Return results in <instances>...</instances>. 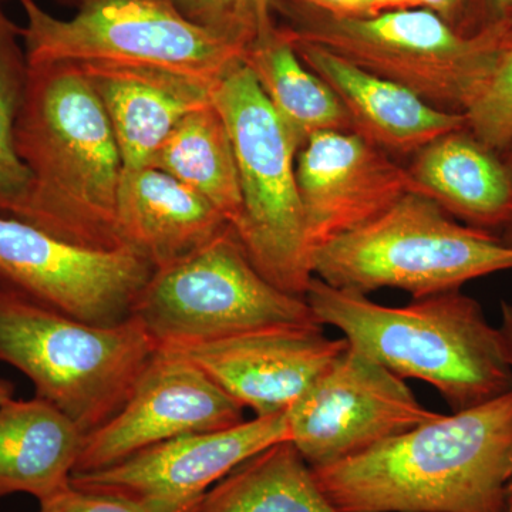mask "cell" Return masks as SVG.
Listing matches in <instances>:
<instances>
[{
    "label": "cell",
    "instance_id": "6da1fadb",
    "mask_svg": "<svg viewBox=\"0 0 512 512\" xmlns=\"http://www.w3.org/2000/svg\"><path fill=\"white\" fill-rule=\"evenodd\" d=\"M312 471L340 512H508L512 390Z\"/></svg>",
    "mask_w": 512,
    "mask_h": 512
},
{
    "label": "cell",
    "instance_id": "7a4b0ae2",
    "mask_svg": "<svg viewBox=\"0 0 512 512\" xmlns=\"http://www.w3.org/2000/svg\"><path fill=\"white\" fill-rule=\"evenodd\" d=\"M15 146L30 173L16 220L79 247L124 248L117 229L123 160L106 110L79 66H29Z\"/></svg>",
    "mask_w": 512,
    "mask_h": 512
},
{
    "label": "cell",
    "instance_id": "3957f363",
    "mask_svg": "<svg viewBox=\"0 0 512 512\" xmlns=\"http://www.w3.org/2000/svg\"><path fill=\"white\" fill-rule=\"evenodd\" d=\"M305 299L320 325L339 329L350 348L402 379L431 384L453 412L512 390L503 332L460 289L386 306L313 276Z\"/></svg>",
    "mask_w": 512,
    "mask_h": 512
},
{
    "label": "cell",
    "instance_id": "277c9868",
    "mask_svg": "<svg viewBox=\"0 0 512 512\" xmlns=\"http://www.w3.org/2000/svg\"><path fill=\"white\" fill-rule=\"evenodd\" d=\"M158 349L134 316L94 325L0 286V362L84 436L119 412Z\"/></svg>",
    "mask_w": 512,
    "mask_h": 512
},
{
    "label": "cell",
    "instance_id": "5b68a950",
    "mask_svg": "<svg viewBox=\"0 0 512 512\" xmlns=\"http://www.w3.org/2000/svg\"><path fill=\"white\" fill-rule=\"evenodd\" d=\"M275 9L288 18L292 39L325 47L451 113H464L508 40L504 29L463 35L421 6L370 16L335 15L301 0H278Z\"/></svg>",
    "mask_w": 512,
    "mask_h": 512
},
{
    "label": "cell",
    "instance_id": "8992f818",
    "mask_svg": "<svg viewBox=\"0 0 512 512\" xmlns=\"http://www.w3.org/2000/svg\"><path fill=\"white\" fill-rule=\"evenodd\" d=\"M511 269L512 247L497 234L460 224L416 192L312 254L313 276L335 288L365 295L402 289L414 299Z\"/></svg>",
    "mask_w": 512,
    "mask_h": 512
},
{
    "label": "cell",
    "instance_id": "52a82bcc",
    "mask_svg": "<svg viewBox=\"0 0 512 512\" xmlns=\"http://www.w3.org/2000/svg\"><path fill=\"white\" fill-rule=\"evenodd\" d=\"M212 101L227 124L237 158L242 211L232 229L271 284L305 298L313 271L296 181L301 147L244 60L217 84Z\"/></svg>",
    "mask_w": 512,
    "mask_h": 512
},
{
    "label": "cell",
    "instance_id": "ba28073f",
    "mask_svg": "<svg viewBox=\"0 0 512 512\" xmlns=\"http://www.w3.org/2000/svg\"><path fill=\"white\" fill-rule=\"evenodd\" d=\"M26 15L29 66L110 63L158 67L220 83L244 60L247 46L185 18L171 0H80L59 19L19 0Z\"/></svg>",
    "mask_w": 512,
    "mask_h": 512
},
{
    "label": "cell",
    "instance_id": "9c48e42d",
    "mask_svg": "<svg viewBox=\"0 0 512 512\" xmlns=\"http://www.w3.org/2000/svg\"><path fill=\"white\" fill-rule=\"evenodd\" d=\"M158 348H187L278 326L320 325L302 296L271 284L229 227L207 245L160 266L134 302Z\"/></svg>",
    "mask_w": 512,
    "mask_h": 512
},
{
    "label": "cell",
    "instance_id": "30bf717a",
    "mask_svg": "<svg viewBox=\"0 0 512 512\" xmlns=\"http://www.w3.org/2000/svg\"><path fill=\"white\" fill-rule=\"evenodd\" d=\"M154 268L128 248L99 251L0 215V286L94 325L130 318Z\"/></svg>",
    "mask_w": 512,
    "mask_h": 512
},
{
    "label": "cell",
    "instance_id": "8fae6325",
    "mask_svg": "<svg viewBox=\"0 0 512 512\" xmlns=\"http://www.w3.org/2000/svg\"><path fill=\"white\" fill-rule=\"evenodd\" d=\"M402 377L349 348L286 412L289 441L319 467L436 419Z\"/></svg>",
    "mask_w": 512,
    "mask_h": 512
},
{
    "label": "cell",
    "instance_id": "7c38bea8",
    "mask_svg": "<svg viewBox=\"0 0 512 512\" xmlns=\"http://www.w3.org/2000/svg\"><path fill=\"white\" fill-rule=\"evenodd\" d=\"M286 440V413L255 416L228 429L163 441L101 470L74 473L70 484L126 498L150 512H195L208 491L242 461Z\"/></svg>",
    "mask_w": 512,
    "mask_h": 512
},
{
    "label": "cell",
    "instance_id": "4fadbf2b",
    "mask_svg": "<svg viewBox=\"0 0 512 512\" xmlns=\"http://www.w3.org/2000/svg\"><path fill=\"white\" fill-rule=\"evenodd\" d=\"M244 410L187 357L160 348L119 412L84 436L74 473L113 466L185 434L228 429L245 420Z\"/></svg>",
    "mask_w": 512,
    "mask_h": 512
},
{
    "label": "cell",
    "instance_id": "5bb4252c",
    "mask_svg": "<svg viewBox=\"0 0 512 512\" xmlns=\"http://www.w3.org/2000/svg\"><path fill=\"white\" fill-rule=\"evenodd\" d=\"M296 181L312 254L382 217L413 192L406 167L348 131L309 137L296 156Z\"/></svg>",
    "mask_w": 512,
    "mask_h": 512
},
{
    "label": "cell",
    "instance_id": "9a60e30c",
    "mask_svg": "<svg viewBox=\"0 0 512 512\" xmlns=\"http://www.w3.org/2000/svg\"><path fill=\"white\" fill-rule=\"evenodd\" d=\"M348 348V340L328 338L322 325H293L173 350L244 409L265 417L288 412Z\"/></svg>",
    "mask_w": 512,
    "mask_h": 512
},
{
    "label": "cell",
    "instance_id": "2e32d148",
    "mask_svg": "<svg viewBox=\"0 0 512 512\" xmlns=\"http://www.w3.org/2000/svg\"><path fill=\"white\" fill-rule=\"evenodd\" d=\"M289 39L302 62L342 101L352 133L390 156L416 154L436 138L467 127L463 113L437 109L402 84L367 72L325 47Z\"/></svg>",
    "mask_w": 512,
    "mask_h": 512
},
{
    "label": "cell",
    "instance_id": "e0dca14e",
    "mask_svg": "<svg viewBox=\"0 0 512 512\" xmlns=\"http://www.w3.org/2000/svg\"><path fill=\"white\" fill-rule=\"evenodd\" d=\"M76 66L86 74L106 110L124 170L148 167L177 124L212 103L218 84L158 67Z\"/></svg>",
    "mask_w": 512,
    "mask_h": 512
},
{
    "label": "cell",
    "instance_id": "ac0fdd59",
    "mask_svg": "<svg viewBox=\"0 0 512 512\" xmlns=\"http://www.w3.org/2000/svg\"><path fill=\"white\" fill-rule=\"evenodd\" d=\"M231 227L210 201L154 167L124 170L117 229L124 248L153 268L173 264Z\"/></svg>",
    "mask_w": 512,
    "mask_h": 512
},
{
    "label": "cell",
    "instance_id": "d6986e66",
    "mask_svg": "<svg viewBox=\"0 0 512 512\" xmlns=\"http://www.w3.org/2000/svg\"><path fill=\"white\" fill-rule=\"evenodd\" d=\"M406 168L413 192L436 202L468 227L495 234L510 222V165L467 127L431 141Z\"/></svg>",
    "mask_w": 512,
    "mask_h": 512
},
{
    "label": "cell",
    "instance_id": "ffe728a7",
    "mask_svg": "<svg viewBox=\"0 0 512 512\" xmlns=\"http://www.w3.org/2000/svg\"><path fill=\"white\" fill-rule=\"evenodd\" d=\"M84 433L53 404L33 397L0 406V500H46L70 484Z\"/></svg>",
    "mask_w": 512,
    "mask_h": 512
},
{
    "label": "cell",
    "instance_id": "44dd1931",
    "mask_svg": "<svg viewBox=\"0 0 512 512\" xmlns=\"http://www.w3.org/2000/svg\"><path fill=\"white\" fill-rule=\"evenodd\" d=\"M244 63L299 147L313 134L352 133L342 101L302 62L284 28L272 22L262 29L247 46Z\"/></svg>",
    "mask_w": 512,
    "mask_h": 512
},
{
    "label": "cell",
    "instance_id": "7402d4cb",
    "mask_svg": "<svg viewBox=\"0 0 512 512\" xmlns=\"http://www.w3.org/2000/svg\"><path fill=\"white\" fill-rule=\"evenodd\" d=\"M195 512H340L320 490L291 441L242 461L208 491Z\"/></svg>",
    "mask_w": 512,
    "mask_h": 512
},
{
    "label": "cell",
    "instance_id": "603a6c76",
    "mask_svg": "<svg viewBox=\"0 0 512 512\" xmlns=\"http://www.w3.org/2000/svg\"><path fill=\"white\" fill-rule=\"evenodd\" d=\"M148 167L198 192L231 227L237 224L242 211L237 158L227 124L214 101L184 117Z\"/></svg>",
    "mask_w": 512,
    "mask_h": 512
},
{
    "label": "cell",
    "instance_id": "cb8c5ba5",
    "mask_svg": "<svg viewBox=\"0 0 512 512\" xmlns=\"http://www.w3.org/2000/svg\"><path fill=\"white\" fill-rule=\"evenodd\" d=\"M22 28L0 9V215L16 218L28 198L30 173L15 146L29 82Z\"/></svg>",
    "mask_w": 512,
    "mask_h": 512
},
{
    "label": "cell",
    "instance_id": "d4e9b609",
    "mask_svg": "<svg viewBox=\"0 0 512 512\" xmlns=\"http://www.w3.org/2000/svg\"><path fill=\"white\" fill-rule=\"evenodd\" d=\"M467 130L497 153L512 146V37L464 110Z\"/></svg>",
    "mask_w": 512,
    "mask_h": 512
},
{
    "label": "cell",
    "instance_id": "484cf974",
    "mask_svg": "<svg viewBox=\"0 0 512 512\" xmlns=\"http://www.w3.org/2000/svg\"><path fill=\"white\" fill-rule=\"evenodd\" d=\"M77 5L80 0H59ZM185 18L248 46L256 35L274 22L278 0H171Z\"/></svg>",
    "mask_w": 512,
    "mask_h": 512
},
{
    "label": "cell",
    "instance_id": "4316f807",
    "mask_svg": "<svg viewBox=\"0 0 512 512\" xmlns=\"http://www.w3.org/2000/svg\"><path fill=\"white\" fill-rule=\"evenodd\" d=\"M39 507V512H150L144 505L126 498L89 493L72 484L40 501Z\"/></svg>",
    "mask_w": 512,
    "mask_h": 512
},
{
    "label": "cell",
    "instance_id": "83f0119b",
    "mask_svg": "<svg viewBox=\"0 0 512 512\" xmlns=\"http://www.w3.org/2000/svg\"><path fill=\"white\" fill-rule=\"evenodd\" d=\"M512 0H473L468 15L467 35H477L490 29L510 32Z\"/></svg>",
    "mask_w": 512,
    "mask_h": 512
},
{
    "label": "cell",
    "instance_id": "f1b7e54d",
    "mask_svg": "<svg viewBox=\"0 0 512 512\" xmlns=\"http://www.w3.org/2000/svg\"><path fill=\"white\" fill-rule=\"evenodd\" d=\"M473 0H420L421 8L436 12L458 32L467 35L468 15Z\"/></svg>",
    "mask_w": 512,
    "mask_h": 512
},
{
    "label": "cell",
    "instance_id": "f546056e",
    "mask_svg": "<svg viewBox=\"0 0 512 512\" xmlns=\"http://www.w3.org/2000/svg\"><path fill=\"white\" fill-rule=\"evenodd\" d=\"M301 2L335 15L370 16L380 12L377 0H301Z\"/></svg>",
    "mask_w": 512,
    "mask_h": 512
},
{
    "label": "cell",
    "instance_id": "4dcf8cb0",
    "mask_svg": "<svg viewBox=\"0 0 512 512\" xmlns=\"http://www.w3.org/2000/svg\"><path fill=\"white\" fill-rule=\"evenodd\" d=\"M501 332H503L508 357L512 366V303L501 302ZM510 510H512V487L510 493Z\"/></svg>",
    "mask_w": 512,
    "mask_h": 512
},
{
    "label": "cell",
    "instance_id": "1f68e13d",
    "mask_svg": "<svg viewBox=\"0 0 512 512\" xmlns=\"http://www.w3.org/2000/svg\"><path fill=\"white\" fill-rule=\"evenodd\" d=\"M380 12L392 9L419 8L420 0H377Z\"/></svg>",
    "mask_w": 512,
    "mask_h": 512
},
{
    "label": "cell",
    "instance_id": "d6a6232c",
    "mask_svg": "<svg viewBox=\"0 0 512 512\" xmlns=\"http://www.w3.org/2000/svg\"><path fill=\"white\" fill-rule=\"evenodd\" d=\"M501 154H503L504 160L507 161V164L510 165V168L512 170V146ZM498 237L501 238V241H503L505 245H508V247H512V217L510 222H508V224L505 225L503 231H501V234L498 235Z\"/></svg>",
    "mask_w": 512,
    "mask_h": 512
},
{
    "label": "cell",
    "instance_id": "836d02e7",
    "mask_svg": "<svg viewBox=\"0 0 512 512\" xmlns=\"http://www.w3.org/2000/svg\"><path fill=\"white\" fill-rule=\"evenodd\" d=\"M13 396H15V384L0 377V406L8 403L9 400L15 399Z\"/></svg>",
    "mask_w": 512,
    "mask_h": 512
},
{
    "label": "cell",
    "instance_id": "e575fe53",
    "mask_svg": "<svg viewBox=\"0 0 512 512\" xmlns=\"http://www.w3.org/2000/svg\"><path fill=\"white\" fill-rule=\"evenodd\" d=\"M510 36L512 37V23H511V26H510Z\"/></svg>",
    "mask_w": 512,
    "mask_h": 512
},
{
    "label": "cell",
    "instance_id": "d590c367",
    "mask_svg": "<svg viewBox=\"0 0 512 512\" xmlns=\"http://www.w3.org/2000/svg\"><path fill=\"white\" fill-rule=\"evenodd\" d=\"M5 2V0H0V3Z\"/></svg>",
    "mask_w": 512,
    "mask_h": 512
},
{
    "label": "cell",
    "instance_id": "8d00e7d4",
    "mask_svg": "<svg viewBox=\"0 0 512 512\" xmlns=\"http://www.w3.org/2000/svg\"><path fill=\"white\" fill-rule=\"evenodd\" d=\"M508 512H512V510L508 511Z\"/></svg>",
    "mask_w": 512,
    "mask_h": 512
}]
</instances>
